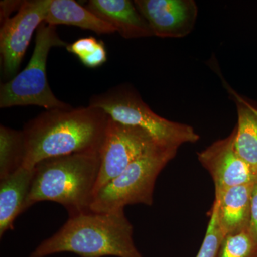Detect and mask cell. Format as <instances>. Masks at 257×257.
Returning <instances> with one entry per match:
<instances>
[{"label": "cell", "instance_id": "obj_11", "mask_svg": "<svg viewBox=\"0 0 257 257\" xmlns=\"http://www.w3.org/2000/svg\"><path fill=\"white\" fill-rule=\"evenodd\" d=\"M86 8L125 39L154 36L150 25L130 0H90Z\"/></svg>", "mask_w": 257, "mask_h": 257}, {"label": "cell", "instance_id": "obj_9", "mask_svg": "<svg viewBox=\"0 0 257 257\" xmlns=\"http://www.w3.org/2000/svg\"><path fill=\"white\" fill-rule=\"evenodd\" d=\"M234 131L197 154L198 160L214 181L215 197L236 186L253 184L257 177L234 150Z\"/></svg>", "mask_w": 257, "mask_h": 257}, {"label": "cell", "instance_id": "obj_23", "mask_svg": "<svg viewBox=\"0 0 257 257\" xmlns=\"http://www.w3.org/2000/svg\"><path fill=\"white\" fill-rule=\"evenodd\" d=\"M248 106H249L250 109L252 110L253 112L257 116V109L256 107H254V106H253L252 105H251V104H249V103L248 102Z\"/></svg>", "mask_w": 257, "mask_h": 257}, {"label": "cell", "instance_id": "obj_3", "mask_svg": "<svg viewBox=\"0 0 257 257\" xmlns=\"http://www.w3.org/2000/svg\"><path fill=\"white\" fill-rule=\"evenodd\" d=\"M99 168V154H73L41 161L34 167L25 211L43 201L58 203L69 216L89 211Z\"/></svg>", "mask_w": 257, "mask_h": 257}, {"label": "cell", "instance_id": "obj_21", "mask_svg": "<svg viewBox=\"0 0 257 257\" xmlns=\"http://www.w3.org/2000/svg\"><path fill=\"white\" fill-rule=\"evenodd\" d=\"M248 230L253 239L257 241V182L253 184L251 192Z\"/></svg>", "mask_w": 257, "mask_h": 257}, {"label": "cell", "instance_id": "obj_1", "mask_svg": "<svg viewBox=\"0 0 257 257\" xmlns=\"http://www.w3.org/2000/svg\"><path fill=\"white\" fill-rule=\"evenodd\" d=\"M109 116L90 105L47 110L24 126L23 167L33 169L41 161L73 154H99Z\"/></svg>", "mask_w": 257, "mask_h": 257}, {"label": "cell", "instance_id": "obj_12", "mask_svg": "<svg viewBox=\"0 0 257 257\" xmlns=\"http://www.w3.org/2000/svg\"><path fill=\"white\" fill-rule=\"evenodd\" d=\"M33 169L22 167L14 173L0 179V236L14 229L15 219L25 211L30 193Z\"/></svg>", "mask_w": 257, "mask_h": 257}, {"label": "cell", "instance_id": "obj_8", "mask_svg": "<svg viewBox=\"0 0 257 257\" xmlns=\"http://www.w3.org/2000/svg\"><path fill=\"white\" fill-rule=\"evenodd\" d=\"M51 0L24 1L20 10L4 23L0 30V52L5 78L18 74L34 32L45 22Z\"/></svg>", "mask_w": 257, "mask_h": 257}, {"label": "cell", "instance_id": "obj_7", "mask_svg": "<svg viewBox=\"0 0 257 257\" xmlns=\"http://www.w3.org/2000/svg\"><path fill=\"white\" fill-rule=\"evenodd\" d=\"M157 145H162L145 130L120 124L109 117L100 151V168L94 196L134 161Z\"/></svg>", "mask_w": 257, "mask_h": 257}, {"label": "cell", "instance_id": "obj_4", "mask_svg": "<svg viewBox=\"0 0 257 257\" xmlns=\"http://www.w3.org/2000/svg\"><path fill=\"white\" fill-rule=\"evenodd\" d=\"M89 105L99 108L111 119L126 126L145 130L157 143L178 149L186 143L199 141L194 128L162 117L150 109L133 88L121 85L92 96Z\"/></svg>", "mask_w": 257, "mask_h": 257}, {"label": "cell", "instance_id": "obj_2", "mask_svg": "<svg viewBox=\"0 0 257 257\" xmlns=\"http://www.w3.org/2000/svg\"><path fill=\"white\" fill-rule=\"evenodd\" d=\"M71 252L80 257H143L133 240V226L124 210L86 211L69 216L53 236L43 241L30 257Z\"/></svg>", "mask_w": 257, "mask_h": 257}, {"label": "cell", "instance_id": "obj_13", "mask_svg": "<svg viewBox=\"0 0 257 257\" xmlns=\"http://www.w3.org/2000/svg\"><path fill=\"white\" fill-rule=\"evenodd\" d=\"M253 184L231 187L214 199L219 225L225 236L248 229Z\"/></svg>", "mask_w": 257, "mask_h": 257}, {"label": "cell", "instance_id": "obj_14", "mask_svg": "<svg viewBox=\"0 0 257 257\" xmlns=\"http://www.w3.org/2000/svg\"><path fill=\"white\" fill-rule=\"evenodd\" d=\"M44 23L57 26L66 25L91 30L97 35L116 32L109 23L74 0H51Z\"/></svg>", "mask_w": 257, "mask_h": 257}, {"label": "cell", "instance_id": "obj_10", "mask_svg": "<svg viewBox=\"0 0 257 257\" xmlns=\"http://www.w3.org/2000/svg\"><path fill=\"white\" fill-rule=\"evenodd\" d=\"M134 3L154 36L182 38L192 31L197 21L198 8L194 0H135Z\"/></svg>", "mask_w": 257, "mask_h": 257}, {"label": "cell", "instance_id": "obj_17", "mask_svg": "<svg viewBox=\"0 0 257 257\" xmlns=\"http://www.w3.org/2000/svg\"><path fill=\"white\" fill-rule=\"evenodd\" d=\"M217 257H257V241L248 229L226 235Z\"/></svg>", "mask_w": 257, "mask_h": 257}, {"label": "cell", "instance_id": "obj_5", "mask_svg": "<svg viewBox=\"0 0 257 257\" xmlns=\"http://www.w3.org/2000/svg\"><path fill=\"white\" fill-rule=\"evenodd\" d=\"M177 150L157 145L147 151L96 192L89 210L113 212L133 204L152 206L157 177L175 158Z\"/></svg>", "mask_w": 257, "mask_h": 257}, {"label": "cell", "instance_id": "obj_22", "mask_svg": "<svg viewBox=\"0 0 257 257\" xmlns=\"http://www.w3.org/2000/svg\"><path fill=\"white\" fill-rule=\"evenodd\" d=\"M24 1H14V0H4L0 3V20L3 23L11 18L15 12H18L21 8Z\"/></svg>", "mask_w": 257, "mask_h": 257}, {"label": "cell", "instance_id": "obj_20", "mask_svg": "<svg viewBox=\"0 0 257 257\" xmlns=\"http://www.w3.org/2000/svg\"><path fill=\"white\" fill-rule=\"evenodd\" d=\"M107 60V54L104 42H101L100 45L92 55L79 59V61L85 67L89 68H96L105 63Z\"/></svg>", "mask_w": 257, "mask_h": 257}, {"label": "cell", "instance_id": "obj_18", "mask_svg": "<svg viewBox=\"0 0 257 257\" xmlns=\"http://www.w3.org/2000/svg\"><path fill=\"white\" fill-rule=\"evenodd\" d=\"M224 236L218 219L217 203L214 201L205 236L197 257H217Z\"/></svg>", "mask_w": 257, "mask_h": 257}, {"label": "cell", "instance_id": "obj_19", "mask_svg": "<svg viewBox=\"0 0 257 257\" xmlns=\"http://www.w3.org/2000/svg\"><path fill=\"white\" fill-rule=\"evenodd\" d=\"M101 41H98L93 37L81 38L67 45L66 49L70 53L77 56L78 59L92 55L100 45Z\"/></svg>", "mask_w": 257, "mask_h": 257}, {"label": "cell", "instance_id": "obj_15", "mask_svg": "<svg viewBox=\"0 0 257 257\" xmlns=\"http://www.w3.org/2000/svg\"><path fill=\"white\" fill-rule=\"evenodd\" d=\"M237 106L238 122L234 133L235 151L257 177V116L247 101L233 92Z\"/></svg>", "mask_w": 257, "mask_h": 257}, {"label": "cell", "instance_id": "obj_16", "mask_svg": "<svg viewBox=\"0 0 257 257\" xmlns=\"http://www.w3.org/2000/svg\"><path fill=\"white\" fill-rule=\"evenodd\" d=\"M23 132L0 126V179L23 167Z\"/></svg>", "mask_w": 257, "mask_h": 257}, {"label": "cell", "instance_id": "obj_6", "mask_svg": "<svg viewBox=\"0 0 257 257\" xmlns=\"http://www.w3.org/2000/svg\"><path fill=\"white\" fill-rule=\"evenodd\" d=\"M67 45L59 36L56 26L41 24L37 30L35 48L28 65L13 79L1 84L0 107L37 106L46 110L72 108L56 97L49 84L46 72L51 49Z\"/></svg>", "mask_w": 257, "mask_h": 257}]
</instances>
